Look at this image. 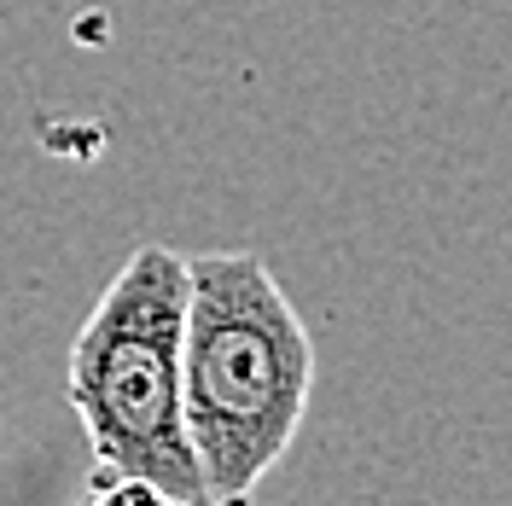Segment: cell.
Returning <instances> with one entry per match:
<instances>
[{
    "instance_id": "7a4b0ae2",
    "label": "cell",
    "mask_w": 512,
    "mask_h": 506,
    "mask_svg": "<svg viewBox=\"0 0 512 506\" xmlns=\"http://www.w3.org/2000/svg\"><path fill=\"white\" fill-rule=\"evenodd\" d=\"M187 256L134 245L70 344V408L94 454L99 501L204 506V477L181 425Z\"/></svg>"
},
{
    "instance_id": "6da1fadb",
    "label": "cell",
    "mask_w": 512,
    "mask_h": 506,
    "mask_svg": "<svg viewBox=\"0 0 512 506\" xmlns=\"http://www.w3.org/2000/svg\"><path fill=\"white\" fill-rule=\"evenodd\" d=\"M315 396V338L256 251L187 256L181 425L204 506H239L268 483Z\"/></svg>"
}]
</instances>
